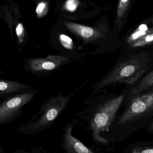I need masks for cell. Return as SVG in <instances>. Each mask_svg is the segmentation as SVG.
I'll return each mask as SVG.
<instances>
[{
	"instance_id": "cell-1",
	"label": "cell",
	"mask_w": 153,
	"mask_h": 153,
	"mask_svg": "<svg viewBox=\"0 0 153 153\" xmlns=\"http://www.w3.org/2000/svg\"><path fill=\"white\" fill-rule=\"evenodd\" d=\"M113 68L94 87V93L122 83L130 87L153 69V50L125 53Z\"/></svg>"
},
{
	"instance_id": "cell-2",
	"label": "cell",
	"mask_w": 153,
	"mask_h": 153,
	"mask_svg": "<svg viewBox=\"0 0 153 153\" xmlns=\"http://www.w3.org/2000/svg\"><path fill=\"white\" fill-rule=\"evenodd\" d=\"M73 95L59 94L49 98L30 120L19 128L18 132L25 135H33L50 128L67 108Z\"/></svg>"
},
{
	"instance_id": "cell-3",
	"label": "cell",
	"mask_w": 153,
	"mask_h": 153,
	"mask_svg": "<svg viewBox=\"0 0 153 153\" xmlns=\"http://www.w3.org/2000/svg\"><path fill=\"white\" fill-rule=\"evenodd\" d=\"M123 94L108 99L99 105L91 115L89 123L93 139L97 142L107 143L105 139L100 136L107 130L113 121L117 112L124 99Z\"/></svg>"
},
{
	"instance_id": "cell-4",
	"label": "cell",
	"mask_w": 153,
	"mask_h": 153,
	"mask_svg": "<svg viewBox=\"0 0 153 153\" xmlns=\"http://www.w3.org/2000/svg\"><path fill=\"white\" fill-rule=\"evenodd\" d=\"M129 103L119 119V124L130 123L153 113V88L129 99Z\"/></svg>"
},
{
	"instance_id": "cell-5",
	"label": "cell",
	"mask_w": 153,
	"mask_h": 153,
	"mask_svg": "<svg viewBox=\"0 0 153 153\" xmlns=\"http://www.w3.org/2000/svg\"><path fill=\"white\" fill-rule=\"evenodd\" d=\"M35 93L28 92L7 98L0 105V126L8 124L17 119L22 109L34 97Z\"/></svg>"
},
{
	"instance_id": "cell-6",
	"label": "cell",
	"mask_w": 153,
	"mask_h": 153,
	"mask_svg": "<svg viewBox=\"0 0 153 153\" xmlns=\"http://www.w3.org/2000/svg\"><path fill=\"white\" fill-rule=\"evenodd\" d=\"M64 25L70 32L86 43L93 42L102 39L107 33V27L104 26L92 27L71 22H65Z\"/></svg>"
},
{
	"instance_id": "cell-7",
	"label": "cell",
	"mask_w": 153,
	"mask_h": 153,
	"mask_svg": "<svg viewBox=\"0 0 153 153\" xmlns=\"http://www.w3.org/2000/svg\"><path fill=\"white\" fill-rule=\"evenodd\" d=\"M68 57L61 55H51L44 58L28 60L29 68L35 72H45L53 70L69 62Z\"/></svg>"
},
{
	"instance_id": "cell-8",
	"label": "cell",
	"mask_w": 153,
	"mask_h": 153,
	"mask_svg": "<svg viewBox=\"0 0 153 153\" xmlns=\"http://www.w3.org/2000/svg\"><path fill=\"white\" fill-rule=\"evenodd\" d=\"M76 121L75 120L68 123L63 129L62 146L66 153H95L72 135Z\"/></svg>"
},
{
	"instance_id": "cell-9",
	"label": "cell",
	"mask_w": 153,
	"mask_h": 153,
	"mask_svg": "<svg viewBox=\"0 0 153 153\" xmlns=\"http://www.w3.org/2000/svg\"><path fill=\"white\" fill-rule=\"evenodd\" d=\"M152 33H153V24L149 19L142 21L135 27V29H132L130 32L127 33V34L123 36L122 42V49L124 50L127 46Z\"/></svg>"
},
{
	"instance_id": "cell-10",
	"label": "cell",
	"mask_w": 153,
	"mask_h": 153,
	"mask_svg": "<svg viewBox=\"0 0 153 153\" xmlns=\"http://www.w3.org/2000/svg\"><path fill=\"white\" fill-rule=\"evenodd\" d=\"M153 88V69L144 75L137 82L130 87L128 99L132 97Z\"/></svg>"
},
{
	"instance_id": "cell-11",
	"label": "cell",
	"mask_w": 153,
	"mask_h": 153,
	"mask_svg": "<svg viewBox=\"0 0 153 153\" xmlns=\"http://www.w3.org/2000/svg\"><path fill=\"white\" fill-rule=\"evenodd\" d=\"M30 86L17 81L1 79L0 81V96L9 95L25 91Z\"/></svg>"
},
{
	"instance_id": "cell-12",
	"label": "cell",
	"mask_w": 153,
	"mask_h": 153,
	"mask_svg": "<svg viewBox=\"0 0 153 153\" xmlns=\"http://www.w3.org/2000/svg\"><path fill=\"white\" fill-rule=\"evenodd\" d=\"M132 1L130 0H120L117 4L116 17L115 19V27L118 33L121 31L125 22V19L128 16V13L131 5Z\"/></svg>"
},
{
	"instance_id": "cell-13",
	"label": "cell",
	"mask_w": 153,
	"mask_h": 153,
	"mask_svg": "<svg viewBox=\"0 0 153 153\" xmlns=\"http://www.w3.org/2000/svg\"><path fill=\"white\" fill-rule=\"evenodd\" d=\"M153 47V33L145 36L137 42L127 46L123 51L125 53H131L137 52L148 51Z\"/></svg>"
},
{
	"instance_id": "cell-14",
	"label": "cell",
	"mask_w": 153,
	"mask_h": 153,
	"mask_svg": "<svg viewBox=\"0 0 153 153\" xmlns=\"http://www.w3.org/2000/svg\"><path fill=\"white\" fill-rule=\"evenodd\" d=\"M60 42L64 48L69 50L73 49L74 43L72 39L65 34H60L59 36Z\"/></svg>"
},
{
	"instance_id": "cell-15",
	"label": "cell",
	"mask_w": 153,
	"mask_h": 153,
	"mask_svg": "<svg viewBox=\"0 0 153 153\" xmlns=\"http://www.w3.org/2000/svg\"><path fill=\"white\" fill-rule=\"evenodd\" d=\"M48 4L45 1H42L38 4L36 7V12L37 16L42 18L44 16L48 11Z\"/></svg>"
},
{
	"instance_id": "cell-16",
	"label": "cell",
	"mask_w": 153,
	"mask_h": 153,
	"mask_svg": "<svg viewBox=\"0 0 153 153\" xmlns=\"http://www.w3.org/2000/svg\"><path fill=\"white\" fill-rule=\"evenodd\" d=\"M79 3V1L77 0H69L64 4V8L70 12H74L77 8Z\"/></svg>"
},
{
	"instance_id": "cell-17",
	"label": "cell",
	"mask_w": 153,
	"mask_h": 153,
	"mask_svg": "<svg viewBox=\"0 0 153 153\" xmlns=\"http://www.w3.org/2000/svg\"><path fill=\"white\" fill-rule=\"evenodd\" d=\"M16 33L19 42L22 43L25 36V30L22 23H19L16 27Z\"/></svg>"
},
{
	"instance_id": "cell-18",
	"label": "cell",
	"mask_w": 153,
	"mask_h": 153,
	"mask_svg": "<svg viewBox=\"0 0 153 153\" xmlns=\"http://www.w3.org/2000/svg\"><path fill=\"white\" fill-rule=\"evenodd\" d=\"M131 153H153V148L136 147L133 149Z\"/></svg>"
},
{
	"instance_id": "cell-19",
	"label": "cell",
	"mask_w": 153,
	"mask_h": 153,
	"mask_svg": "<svg viewBox=\"0 0 153 153\" xmlns=\"http://www.w3.org/2000/svg\"><path fill=\"white\" fill-rule=\"evenodd\" d=\"M149 20L151 21V23L153 24V17H150V18L149 19Z\"/></svg>"
},
{
	"instance_id": "cell-20",
	"label": "cell",
	"mask_w": 153,
	"mask_h": 153,
	"mask_svg": "<svg viewBox=\"0 0 153 153\" xmlns=\"http://www.w3.org/2000/svg\"><path fill=\"white\" fill-rule=\"evenodd\" d=\"M151 129H152L153 130V123H152V124H151Z\"/></svg>"
},
{
	"instance_id": "cell-21",
	"label": "cell",
	"mask_w": 153,
	"mask_h": 153,
	"mask_svg": "<svg viewBox=\"0 0 153 153\" xmlns=\"http://www.w3.org/2000/svg\"><path fill=\"white\" fill-rule=\"evenodd\" d=\"M2 153V151H1V153Z\"/></svg>"
},
{
	"instance_id": "cell-22",
	"label": "cell",
	"mask_w": 153,
	"mask_h": 153,
	"mask_svg": "<svg viewBox=\"0 0 153 153\" xmlns=\"http://www.w3.org/2000/svg\"></svg>"
}]
</instances>
